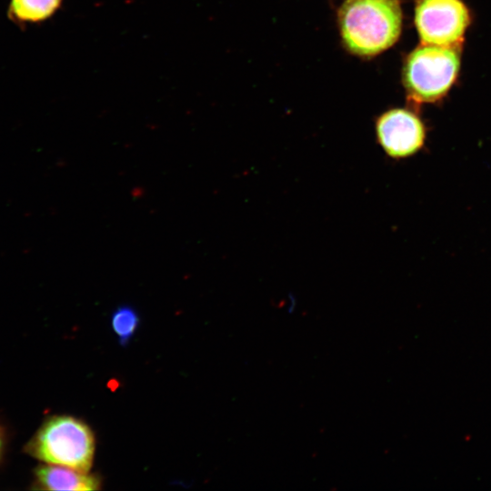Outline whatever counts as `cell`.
I'll list each match as a JSON object with an SVG mask.
<instances>
[{
	"label": "cell",
	"mask_w": 491,
	"mask_h": 491,
	"mask_svg": "<svg viewBox=\"0 0 491 491\" xmlns=\"http://www.w3.org/2000/svg\"><path fill=\"white\" fill-rule=\"evenodd\" d=\"M403 14L399 0H346L338 11L346 48L360 56H373L399 38Z\"/></svg>",
	"instance_id": "obj_1"
},
{
	"label": "cell",
	"mask_w": 491,
	"mask_h": 491,
	"mask_svg": "<svg viewBox=\"0 0 491 491\" xmlns=\"http://www.w3.org/2000/svg\"><path fill=\"white\" fill-rule=\"evenodd\" d=\"M460 46L423 44L407 55L403 85L412 102L435 103L448 93L458 75Z\"/></svg>",
	"instance_id": "obj_2"
},
{
	"label": "cell",
	"mask_w": 491,
	"mask_h": 491,
	"mask_svg": "<svg viewBox=\"0 0 491 491\" xmlns=\"http://www.w3.org/2000/svg\"><path fill=\"white\" fill-rule=\"evenodd\" d=\"M29 449L34 456L45 463L90 472L95 438L89 426L81 419L57 416L41 426Z\"/></svg>",
	"instance_id": "obj_3"
},
{
	"label": "cell",
	"mask_w": 491,
	"mask_h": 491,
	"mask_svg": "<svg viewBox=\"0 0 491 491\" xmlns=\"http://www.w3.org/2000/svg\"><path fill=\"white\" fill-rule=\"evenodd\" d=\"M470 24V13L462 0H418L415 25L423 44L461 45Z\"/></svg>",
	"instance_id": "obj_4"
},
{
	"label": "cell",
	"mask_w": 491,
	"mask_h": 491,
	"mask_svg": "<svg viewBox=\"0 0 491 491\" xmlns=\"http://www.w3.org/2000/svg\"><path fill=\"white\" fill-rule=\"evenodd\" d=\"M376 136L387 156L404 159L415 155L424 147L426 129L415 112L406 108H393L376 118Z\"/></svg>",
	"instance_id": "obj_5"
},
{
	"label": "cell",
	"mask_w": 491,
	"mask_h": 491,
	"mask_svg": "<svg viewBox=\"0 0 491 491\" xmlns=\"http://www.w3.org/2000/svg\"><path fill=\"white\" fill-rule=\"evenodd\" d=\"M35 476L40 486L47 490L94 491L102 485L97 475L51 464L38 467Z\"/></svg>",
	"instance_id": "obj_6"
},
{
	"label": "cell",
	"mask_w": 491,
	"mask_h": 491,
	"mask_svg": "<svg viewBox=\"0 0 491 491\" xmlns=\"http://www.w3.org/2000/svg\"><path fill=\"white\" fill-rule=\"evenodd\" d=\"M62 0H11V18L23 23H37L51 17Z\"/></svg>",
	"instance_id": "obj_7"
},
{
	"label": "cell",
	"mask_w": 491,
	"mask_h": 491,
	"mask_svg": "<svg viewBox=\"0 0 491 491\" xmlns=\"http://www.w3.org/2000/svg\"><path fill=\"white\" fill-rule=\"evenodd\" d=\"M139 323L140 318L136 310L130 306H121L114 311L111 325L121 346H126L129 343Z\"/></svg>",
	"instance_id": "obj_8"
},
{
	"label": "cell",
	"mask_w": 491,
	"mask_h": 491,
	"mask_svg": "<svg viewBox=\"0 0 491 491\" xmlns=\"http://www.w3.org/2000/svg\"><path fill=\"white\" fill-rule=\"evenodd\" d=\"M3 446H4V436H3L2 429L0 427V456L3 450Z\"/></svg>",
	"instance_id": "obj_9"
}]
</instances>
